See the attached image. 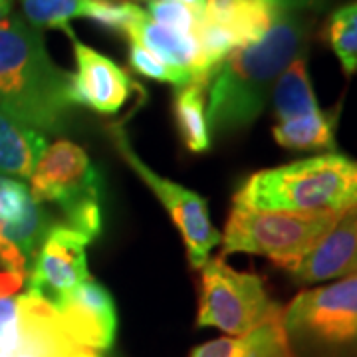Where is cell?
Wrapping results in <instances>:
<instances>
[{"label": "cell", "mask_w": 357, "mask_h": 357, "mask_svg": "<svg viewBox=\"0 0 357 357\" xmlns=\"http://www.w3.org/2000/svg\"><path fill=\"white\" fill-rule=\"evenodd\" d=\"M307 36L306 18L282 10L264 38L232 52L208 82L211 133L230 135L250 128L264 112L282 72L296 58L307 56Z\"/></svg>", "instance_id": "obj_1"}, {"label": "cell", "mask_w": 357, "mask_h": 357, "mask_svg": "<svg viewBox=\"0 0 357 357\" xmlns=\"http://www.w3.org/2000/svg\"><path fill=\"white\" fill-rule=\"evenodd\" d=\"M72 77L52 60L38 28L16 16L0 20V115L40 133L66 131L76 112Z\"/></svg>", "instance_id": "obj_2"}, {"label": "cell", "mask_w": 357, "mask_h": 357, "mask_svg": "<svg viewBox=\"0 0 357 357\" xmlns=\"http://www.w3.org/2000/svg\"><path fill=\"white\" fill-rule=\"evenodd\" d=\"M234 204L260 211L347 215L357 211V161L326 153L258 171L234 195Z\"/></svg>", "instance_id": "obj_3"}, {"label": "cell", "mask_w": 357, "mask_h": 357, "mask_svg": "<svg viewBox=\"0 0 357 357\" xmlns=\"http://www.w3.org/2000/svg\"><path fill=\"white\" fill-rule=\"evenodd\" d=\"M344 217L335 213L260 211L234 204L220 238V256L234 252L266 256L290 272Z\"/></svg>", "instance_id": "obj_4"}, {"label": "cell", "mask_w": 357, "mask_h": 357, "mask_svg": "<svg viewBox=\"0 0 357 357\" xmlns=\"http://www.w3.org/2000/svg\"><path fill=\"white\" fill-rule=\"evenodd\" d=\"M290 344L316 354L337 356L357 349V274L300 292L282 310Z\"/></svg>", "instance_id": "obj_5"}, {"label": "cell", "mask_w": 357, "mask_h": 357, "mask_svg": "<svg viewBox=\"0 0 357 357\" xmlns=\"http://www.w3.org/2000/svg\"><path fill=\"white\" fill-rule=\"evenodd\" d=\"M280 318L282 307L268 296L256 274L238 272L222 258L204 264L197 319L201 328L244 335Z\"/></svg>", "instance_id": "obj_6"}, {"label": "cell", "mask_w": 357, "mask_h": 357, "mask_svg": "<svg viewBox=\"0 0 357 357\" xmlns=\"http://www.w3.org/2000/svg\"><path fill=\"white\" fill-rule=\"evenodd\" d=\"M109 133H112L114 147L117 149V153L121 155V159L139 175L141 181L155 192V197L165 204L169 217L175 222V227L185 241L189 264L192 268H203L208 262L211 250L220 243V234L213 227V220L208 217L206 201L199 192L155 173L131 147V141L123 128L112 126Z\"/></svg>", "instance_id": "obj_7"}, {"label": "cell", "mask_w": 357, "mask_h": 357, "mask_svg": "<svg viewBox=\"0 0 357 357\" xmlns=\"http://www.w3.org/2000/svg\"><path fill=\"white\" fill-rule=\"evenodd\" d=\"M36 203H56L64 220L79 208L100 203L102 181L88 153L72 141L60 139L46 147L30 177Z\"/></svg>", "instance_id": "obj_8"}, {"label": "cell", "mask_w": 357, "mask_h": 357, "mask_svg": "<svg viewBox=\"0 0 357 357\" xmlns=\"http://www.w3.org/2000/svg\"><path fill=\"white\" fill-rule=\"evenodd\" d=\"M89 238L64 225L52 227L42 238L34 266L28 272V292H42L48 298L60 296L89 280Z\"/></svg>", "instance_id": "obj_9"}, {"label": "cell", "mask_w": 357, "mask_h": 357, "mask_svg": "<svg viewBox=\"0 0 357 357\" xmlns=\"http://www.w3.org/2000/svg\"><path fill=\"white\" fill-rule=\"evenodd\" d=\"M66 330L91 351L112 349L117 332V312L112 294L91 278L70 292L52 298Z\"/></svg>", "instance_id": "obj_10"}, {"label": "cell", "mask_w": 357, "mask_h": 357, "mask_svg": "<svg viewBox=\"0 0 357 357\" xmlns=\"http://www.w3.org/2000/svg\"><path fill=\"white\" fill-rule=\"evenodd\" d=\"M76 72L72 74V100L98 114H117L128 102L133 82L128 72L107 56L74 36Z\"/></svg>", "instance_id": "obj_11"}, {"label": "cell", "mask_w": 357, "mask_h": 357, "mask_svg": "<svg viewBox=\"0 0 357 357\" xmlns=\"http://www.w3.org/2000/svg\"><path fill=\"white\" fill-rule=\"evenodd\" d=\"M20 316V351L32 357H102L70 335L48 296L28 292L16 298ZM18 351V354H20Z\"/></svg>", "instance_id": "obj_12"}, {"label": "cell", "mask_w": 357, "mask_h": 357, "mask_svg": "<svg viewBox=\"0 0 357 357\" xmlns=\"http://www.w3.org/2000/svg\"><path fill=\"white\" fill-rule=\"evenodd\" d=\"M290 274L298 284H316L357 274V211L347 213Z\"/></svg>", "instance_id": "obj_13"}, {"label": "cell", "mask_w": 357, "mask_h": 357, "mask_svg": "<svg viewBox=\"0 0 357 357\" xmlns=\"http://www.w3.org/2000/svg\"><path fill=\"white\" fill-rule=\"evenodd\" d=\"M52 227L50 217L24 183L0 175V234L30 258Z\"/></svg>", "instance_id": "obj_14"}, {"label": "cell", "mask_w": 357, "mask_h": 357, "mask_svg": "<svg viewBox=\"0 0 357 357\" xmlns=\"http://www.w3.org/2000/svg\"><path fill=\"white\" fill-rule=\"evenodd\" d=\"M128 38L129 42H137L143 48L153 52L167 66L192 74L195 79H211L215 74L195 34H185L157 24L147 13L129 30Z\"/></svg>", "instance_id": "obj_15"}, {"label": "cell", "mask_w": 357, "mask_h": 357, "mask_svg": "<svg viewBox=\"0 0 357 357\" xmlns=\"http://www.w3.org/2000/svg\"><path fill=\"white\" fill-rule=\"evenodd\" d=\"M282 8L274 0H206L204 16L225 26L241 48L266 36Z\"/></svg>", "instance_id": "obj_16"}, {"label": "cell", "mask_w": 357, "mask_h": 357, "mask_svg": "<svg viewBox=\"0 0 357 357\" xmlns=\"http://www.w3.org/2000/svg\"><path fill=\"white\" fill-rule=\"evenodd\" d=\"M191 357H296L282 318L244 335L218 337L192 349Z\"/></svg>", "instance_id": "obj_17"}, {"label": "cell", "mask_w": 357, "mask_h": 357, "mask_svg": "<svg viewBox=\"0 0 357 357\" xmlns=\"http://www.w3.org/2000/svg\"><path fill=\"white\" fill-rule=\"evenodd\" d=\"M46 147L44 133L0 115V175L30 181Z\"/></svg>", "instance_id": "obj_18"}, {"label": "cell", "mask_w": 357, "mask_h": 357, "mask_svg": "<svg viewBox=\"0 0 357 357\" xmlns=\"http://www.w3.org/2000/svg\"><path fill=\"white\" fill-rule=\"evenodd\" d=\"M211 79H197L177 88L173 98V119L183 145L191 153L211 149V128L206 115V89Z\"/></svg>", "instance_id": "obj_19"}, {"label": "cell", "mask_w": 357, "mask_h": 357, "mask_svg": "<svg viewBox=\"0 0 357 357\" xmlns=\"http://www.w3.org/2000/svg\"><path fill=\"white\" fill-rule=\"evenodd\" d=\"M270 98L274 103L276 123L321 112L312 79L307 74L306 56L296 58L292 64L282 72Z\"/></svg>", "instance_id": "obj_20"}, {"label": "cell", "mask_w": 357, "mask_h": 357, "mask_svg": "<svg viewBox=\"0 0 357 357\" xmlns=\"http://www.w3.org/2000/svg\"><path fill=\"white\" fill-rule=\"evenodd\" d=\"M335 121L337 115L318 112L314 115L298 117L290 121H278L272 135L284 149L316 151V149H335Z\"/></svg>", "instance_id": "obj_21"}, {"label": "cell", "mask_w": 357, "mask_h": 357, "mask_svg": "<svg viewBox=\"0 0 357 357\" xmlns=\"http://www.w3.org/2000/svg\"><path fill=\"white\" fill-rule=\"evenodd\" d=\"M326 42L340 60L345 76L357 74V2H349L333 10L324 30Z\"/></svg>", "instance_id": "obj_22"}, {"label": "cell", "mask_w": 357, "mask_h": 357, "mask_svg": "<svg viewBox=\"0 0 357 357\" xmlns=\"http://www.w3.org/2000/svg\"><path fill=\"white\" fill-rule=\"evenodd\" d=\"M26 22L34 28H58L74 38L70 22L84 16L88 0H20Z\"/></svg>", "instance_id": "obj_23"}, {"label": "cell", "mask_w": 357, "mask_h": 357, "mask_svg": "<svg viewBox=\"0 0 357 357\" xmlns=\"http://www.w3.org/2000/svg\"><path fill=\"white\" fill-rule=\"evenodd\" d=\"M145 10L131 0H88L84 16L109 32L128 36Z\"/></svg>", "instance_id": "obj_24"}, {"label": "cell", "mask_w": 357, "mask_h": 357, "mask_svg": "<svg viewBox=\"0 0 357 357\" xmlns=\"http://www.w3.org/2000/svg\"><path fill=\"white\" fill-rule=\"evenodd\" d=\"M129 66L135 72H139L141 76L155 79V82H163V84H173L177 88L197 82L192 74L167 66L161 58L155 56L153 52L143 48L137 42H129Z\"/></svg>", "instance_id": "obj_25"}, {"label": "cell", "mask_w": 357, "mask_h": 357, "mask_svg": "<svg viewBox=\"0 0 357 357\" xmlns=\"http://www.w3.org/2000/svg\"><path fill=\"white\" fill-rule=\"evenodd\" d=\"M145 4H147L145 13L153 22L171 28V30H177V32H185V34H197L204 18V13H197L178 2L145 0Z\"/></svg>", "instance_id": "obj_26"}, {"label": "cell", "mask_w": 357, "mask_h": 357, "mask_svg": "<svg viewBox=\"0 0 357 357\" xmlns=\"http://www.w3.org/2000/svg\"><path fill=\"white\" fill-rule=\"evenodd\" d=\"M0 351L8 356L20 351V316L16 298L0 300Z\"/></svg>", "instance_id": "obj_27"}, {"label": "cell", "mask_w": 357, "mask_h": 357, "mask_svg": "<svg viewBox=\"0 0 357 357\" xmlns=\"http://www.w3.org/2000/svg\"><path fill=\"white\" fill-rule=\"evenodd\" d=\"M24 276L2 270V272H0V300H4V298H14V294H18V290L24 286Z\"/></svg>", "instance_id": "obj_28"}, {"label": "cell", "mask_w": 357, "mask_h": 357, "mask_svg": "<svg viewBox=\"0 0 357 357\" xmlns=\"http://www.w3.org/2000/svg\"><path fill=\"white\" fill-rule=\"evenodd\" d=\"M282 10H292V13H302L310 6H314L318 0H274Z\"/></svg>", "instance_id": "obj_29"}, {"label": "cell", "mask_w": 357, "mask_h": 357, "mask_svg": "<svg viewBox=\"0 0 357 357\" xmlns=\"http://www.w3.org/2000/svg\"><path fill=\"white\" fill-rule=\"evenodd\" d=\"M165 2H178V4H185L192 10H197V13H204V2L206 0H165Z\"/></svg>", "instance_id": "obj_30"}, {"label": "cell", "mask_w": 357, "mask_h": 357, "mask_svg": "<svg viewBox=\"0 0 357 357\" xmlns=\"http://www.w3.org/2000/svg\"><path fill=\"white\" fill-rule=\"evenodd\" d=\"M4 244H6V238H4V236L0 234V250H2V246H4Z\"/></svg>", "instance_id": "obj_31"}, {"label": "cell", "mask_w": 357, "mask_h": 357, "mask_svg": "<svg viewBox=\"0 0 357 357\" xmlns=\"http://www.w3.org/2000/svg\"><path fill=\"white\" fill-rule=\"evenodd\" d=\"M13 357H32V356H28V354H22V351H20V354H14Z\"/></svg>", "instance_id": "obj_32"}]
</instances>
